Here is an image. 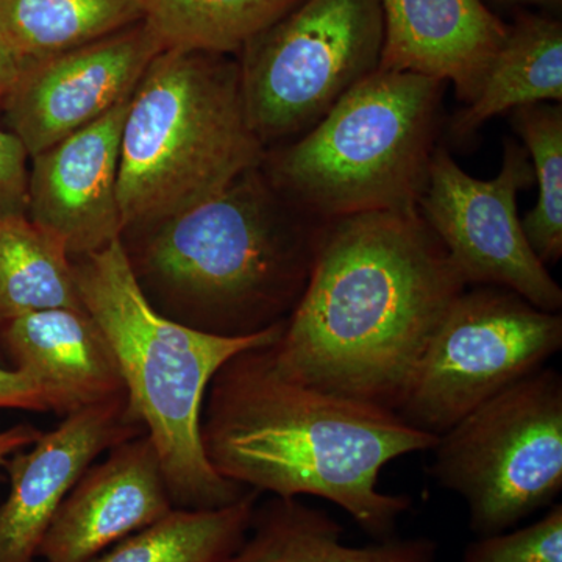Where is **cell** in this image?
Segmentation results:
<instances>
[{
    "mask_svg": "<svg viewBox=\"0 0 562 562\" xmlns=\"http://www.w3.org/2000/svg\"><path fill=\"white\" fill-rule=\"evenodd\" d=\"M465 288L417 211L328 222L306 290L269 353L292 382L397 413Z\"/></svg>",
    "mask_w": 562,
    "mask_h": 562,
    "instance_id": "cell-1",
    "label": "cell"
},
{
    "mask_svg": "<svg viewBox=\"0 0 562 562\" xmlns=\"http://www.w3.org/2000/svg\"><path fill=\"white\" fill-rule=\"evenodd\" d=\"M269 347L235 355L211 380L201 425L211 468L261 494L324 498L375 541L394 538L413 498L380 491V475L397 458L431 452L438 436L382 406L292 382Z\"/></svg>",
    "mask_w": 562,
    "mask_h": 562,
    "instance_id": "cell-2",
    "label": "cell"
},
{
    "mask_svg": "<svg viewBox=\"0 0 562 562\" xmlns=\"http://www.w3.org/2000/svg\"><path fill=\"white\" fill-rule=\"evenodd\" d=\"M288 202L257 169L209 201L158 222L127 254L162 316L244 338L290 319L312 276L325 225Z\"/></svg>",
    "mask_w": 562,
    "mask_h": 562,
    "instance_id": "cell-3",
    "label": "cell"
},
{
    "mask_svg": "<svg viewBox=\"0 0 562 562\" xmlns=\"http://www.w3.org/2000/svg\"><path fill=\"white\" fill-rule=\"evenodd\" d=\"M72 262L81 305L113 350L128 412L157 449L173 506L214 509L238 502L250 490L221 476L203 452V403L225 362L272 346L286 322L258 335L224 338L162 316L140 290L122 238Z\"/></svg>",
    "mask_w": 562,
    "mask_h": 562,
    "instance_id": "cell-4",
    "label": "cell"
},
{
    "mask_svg": "<svg viewBox=\"0 0 562 562\" xmlns=\"http://www.w3.org/2000/svg\"><path fill=\"white\" fill-rule=\"evenodd\" d=\"M265 157L247 120L238 63L161 50L133 91L122 128V225L158 224L209 201Z\"/></svg>",
    "mask_w": 562,
    "mask_h": 562,
    "instance_id": "cell-5",
    "label": "cell"
},
{
    "mask_svg": "<svg viewBox=\"0 0 562 562\" xmlns=\"http://www.w3.org/2000/svg\"><path fill=\"white\" fill-rule=\"evenodd\" d=\"M446 83L375 70L271 157L269 183L322 222L417 211L441 125Z\"/></svg>",
    "mask_w": 562,
    "mask_h": 562,
    "instance_id": "cell-6",
    "label": "cell"
},
{
    "mask_svg": "<svg viewBox=\"0 0 562 562\" xmlns=\"http://www.w3.org/2000/svg\"><path fill=\"white\" fill-rule=\"evenodd\" d=\"M430 475L468 506L479 538L513 530L562 491V376L542 368L438 436Z\"/></svg>",
    "mask_w": 562,
    "mask_h": 562,
    "instance_id": "cell-7",
    "label": "cell"
},
{
    "mask_svg": "<svg viewBox=\"0 0 562 562\" xmlns=\"http://www.w3.org/2000/svg\"><path fill=\"white\" fill-rule=\"evenodd\" d=\"M382 0H303L243 49L247 120L262 146L299 138L380 68Z\"/></svg>",
    "mask_w": 562,
    "mask_h": 562,
    "instance_id": "cell-8",
    "label": "cell"
},
{
    "mask_svg": "<svg viewBox=\"0 0 562 562\" xmlns=\"http://www.w3.org/2000/svg\"><path fill=\"white\" fill-rule=\"evenodd\" d=\"M561 349V313L505 288L468 286L432 333L397 414L416 430L442 435Z\"/></svg>",
    "mask_w": 562,
    "mask_h": 562,
    "instance_id": "cell-9",
    "label": "cell"
},
{
    "mask_svg": "<svg viewBox=\"0 0 562 562\" xmlns=\"http://www.w3.org/2000/svg\"><path fill=\"white\" fill-rule=\"evenodd\" d=\"M535 183L528 151L505 139L501 172L479 180L436 146L417 213L468 286H498L536 308L561 313L562 290L525 236L517 195Z\"/></svg>",
    "mask_w": 562,
    "mask_h": 562,
    "instance_id": "cell-10",
    "label": "cell"
},
{
    "mask_svg": "<svg viewBox=\"0 0 562 562\" xmlns=\"http://www.w3.org/2000/svg\"><path fill=\"white\" fill-rule=\"evenodd\" d=\"M161 50L140 21L76 49L25 63L2 105L10 132L35 157L131 98Z\"/></svg>",
    "mask_w": 562,
    "mask_h": 562,
    "instance_id": "cell-11",
    "label": "cell"
},
{
    "mask_svg": "<svg viewBox=\"0 0 562 562\" xmlns=\"http://www.w3.org/2000/svg\"><path fill=\"white\" fill-rule=\"evenodd\" d=\"M131 98L32 157L29 220L57 239L70 258L105 249L124 232L117 179Z\"/></svg>",
    "mask_w": 562,
    "mask_h": 562,
    "instance_id": "cell-12",
    "label": "cell"
},
{
    "mask_svg": "<svg viewBox=\"0 0 562 562\" xmlns=\"http://www.w3.org/2000/svg\"><path fill=\"white\" fill-rule=\"evenodd\" d=\"M146 432L127 398L69 416L7 461L10 494L0 505V562H35L47 528L83 472L117 443Z\"/></svg>",
    "mask_w": 562,
    "mask_h": 562,
    "instance_id": "cell-13",
    "label": "cell"
},
{
    "mask_svg": "<svg viewBox=\"0 0 562 562\" xmlns=\"http://www.w3.org/2000/svg\"><path fill=\"white\" fill-rule=\"evenodd\" d=\"M176 508L147 432L117 443L66 495L40 546L44 562H90Z\"/></svg>",
    "mask_w": 562,
    "mask_h": 562,
    "instance_id": "cell-14",
    "label": "cell"
},
{
    "mask_svg": "<svg viewBox=\"0 0 562 562\" xmlns=\"http://www.w3.org/2000/svg\"><path fill=\"white\" fill-rule=\"evenodd\" d=\"M382 70L452 83L458 101H475L508 36L483 0H382Z\"/></svg>",
    "mask_w": 562,
    "mask_h": 562,
    "instance_id": "cell-15",
    "label": "cell"
},
{
    "mask_svg": "<svg viewBox=\"0 0 562 562\" xmlns=\"http://www.w3.org/2000/svg\"><path fill=\"white\" fill-rule=\"evenodd\" d=\"M0 351L43 391L57 416L127 398L113 350L85 308L41 310L5 322Z\"/></svg>",
    "mask_w": 562,
    "mask_h": 562,
    "instance_id": "cell-16",
    "label": "cell"
},
{
    "mask_svg": "<svg viewBox=\"0 0 562 562\" xmlns=\"http://www.w3.org/2000/svg\"><path fill=\"white\" fill-rule=\"evenodd\" d=\"M342 535V525L330 514L299 498L272 495L258 502L232 562H436L438 554L430 538H390L350 547Z\"/></svg>",
    "mask_w": 562,
    "mask_h": 562,
    "instance_id": "cell-17",
    "label": "cell"
},
{
    "mask_svg": "<svg viewBox=\"0 0 562 562\" xmlns=\"http://www.w3.org/2000/svg\"><path fill=\"white\" fill-rule=\"evenodd\" d=\"M546 102H562V24L522 14L509 25L475 101L450 121V136L468 143L492 117Z\"/></svg>",
    "mask_w": 562,
    "mask_h": 562,
    "instance_id": "cell-18",
    "label": "cell"
},
{
    "mask_svg": "<svg viewBox=\"0 0 562 562\" xmlns=\"http://www.w3.org/2000/svg\"><path fill=\"white\" fill-rule=\"evenodd\" d=\"M162 50L239 52L303 0H138Z\"/></svg>",
    "mask_w": 562,
    "mask_h": 562,
    "instance_id": "cell-19",
    "label": "cell"
},
{
    "mask_svg": "<svg viewBox=\"0 0 562 562\" xmlns=\"http://www.w3.org/2000/svg\"><path fill=\"white\" fill-rule=\"evenodd\" d=\"M261 495L250 490L222 508H173L90 562H232Z\"/></svg>",
    "mask_w": 562,
    "mask_h": 562,
    "instance_id": "cell-20",
    "label": "cell"
},
{
    "mask_svg": "<svg viewBox=\"0 0 562 562\" xmlns=\"http://www.w3.org/2000/svg\"><path fill=\"white\" fill-rule=\"evenodd\" d=\"M50 308H83L72 258L29 216L0 221V325Z\"/></svg>",
    "mask_w": 562,
    "mask_h": 562,
    "instance_id": "cell-21",
    "label": "cell"
},
{
    "mask_svg": "<svg viewBox=\"0 0 562 562\" xmlns=\"http://www.w3.org/2000/svg\"><path fill=\"white\" fill-rule=\"evenodd\" d=\"M143 21L138 0H0V35L41 60Z\"/></svg>",
    "mask_w": 562,
    "mask_h": 562,
    "instance_id": "cell-22",
    "label": "cell"
},
{
    "mask_svg": "<svg viewBox=\"0 0 562 562\" xmlns=\"http://www.w3.org/2000/svg\"><path fill=\"white\" fill-rule=\"evenodd\" d=\"M512 127L524 140L539 194L522 227L531 250L546 268L562 257V106L532 103L512 111Z\"/></svg>",
    "mask_w": 562,
    "mask_h": 562,
    "instance_id": "cell-23",
    "label": "cell"
},
{
    "mask_svg": "<svg viewBox=\"0 0 562 562\" xmlns=\"http://www.w3.org/2000/svg\"><path fill=\"white\" fill-rule=\"evenodd\" d=\"M462 562H562L561 503L527 527L476 538L465 547Z\"/></svg>",
    "mask_w": 562,
    "mask_h": 562,
    "instance_id": "cell-24",
    "label": "cell"
},
{
    "mask_svg": "<svg viewBox=\"0 0 562 562\" xmlns=\"http://www.w3.org/2000/svg\"><path fill=\"white\" fill-rule=\"evenodd\" d=\"M29 157L22 140L0 128V221L27 216Z\"/></svg>",
    "mask_w": 562,
    "mask_h": 562,
    "instance_id": "cell-25",
    "label": "cell"
},
{
    "mask_svg": "<svg viewBox=\"0 0 562 562\" xmlns=\"http://www.w3.org/2000/svg\"><path fill=\"white\" fill-rule=\"evenodd\" d=\"M0 408L50 413L43 391L25 373L5 368H0Z\"/></svg>",
    "mask_w": 562,
    "mask_h": 562,
    "instance_id": "cell-26",
    "label": "cell"
},
{
    "mask_svg": "<svg viewBox=\"0 0 562 562\" xmlns=\"http://www.w3.org/2000/svg\"><path fill=\"white\" fill-rule=\"evenodd\" d=\"M25 63L27 61L18 54L9 41L0 35V106L20 80Z\"/></svg>",
    "mask_w": 562,
    "mask_h": 562,
    "instance_id": "cell-27",
    "label": "cell"
},
{
    "mask_svg": "<svg viewBox=\"0 0 562 562\" xmlns=\"http://www.w3.org/2000/svg\"><path fill=\"white\" fill-rule=\"evenodd\" d=\"M43 431L29 424L14 425L9 430L0 431V471L14 453L31 447ZM2 479V476H0Z\"/></svg>",
    "mask_w": 562,
    "mask_h": 562,
    "instance_id": "cell-28",
    "label": "cell"
},
{
    "mask_svg": "<svg viewBox=\"0 0 562 562\" xmlns=\"http://www.w3.org/2000/svg\"><path fill=\"white\" fill-rule=\"evenodd\" d=\"M503 2L527 3V5H541L550 7V9H557V7L561 5L562 0H503Z\"/></svg>",
    "mask_w": 562,
    "mask_h": 562,
    "instance_id": "cell-29",
    "label": "cell"
},
{
    "mask_svg": "<svg viewBox=\"0 0 562 562\" xmlns=\"http://www.w3.org/2000/svg\"><path fill=\"white\" fill-rule=\"evenodd\" d=\"M0 353H2V351H0Z\"/></svg>",
    "mask_w": 562,
    "mask_h": 562,
    "instance_id": "cell-30",
    "label": "cell"
}]
</instances>
